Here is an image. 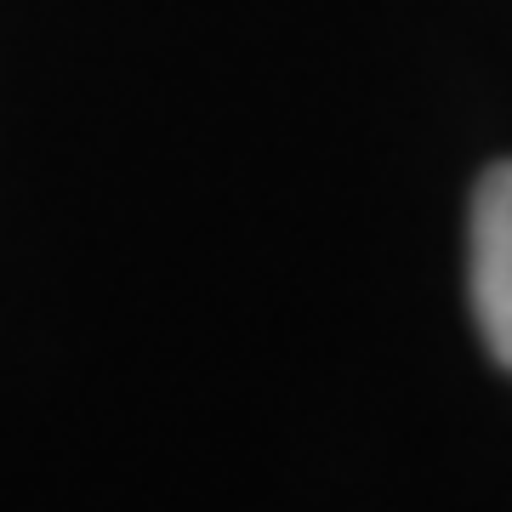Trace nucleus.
Returning a JSON list of instances; mask_svg holds the SVG:
<instances>
[{
    "label": "nucleus",
    "mask_w": 512,
    "mask_h": 512,
    "mask_svg": "<svg viewBox=\"0 0 512 512\" xmlns=\"http://www.w3.org/2000/svg\"><path fill=\"white\" fill-rule=\"evenodd\" d=\"M467 285L484 348L501 370H512V160L490 165L473 194V234H467Z\"/></svg>",
    "instance_id": "nucleus-1"
}]
</instances>
